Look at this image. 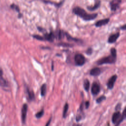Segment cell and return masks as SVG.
<instances>
[{
	"instance_id": "obj_1",
	"label": "cell",
	"mask_w": 126,
	"mask_h": 126,
	"mask_svg": "<svg viewBox=\"0 0 126 126\" xmlns=\"http://www.w3.org/2000/svg\"><path fill=\"white\" fill-rule=\"evenodd\" d=\"M72 12L74 14L78 16L84 20L87 21L93 20L97 16V13L89 14L84 9L78 6L73 8Z\"/></svg>"
},
{
	"instance_id": "obj_2",
	"label": "cell",
	"mask_w": 126,
	"mask_h": 126,
	"mask_svg": "<svg viewBox=\"0 0 126 126\" xmlns=\"http://www.w3.org/2000/svg\"><path fill=\"white\" fill-rule=\"evenodd\" d=\"M116 57H113L112 55H109L108 56L105 57L104 58H101L100 60H98L96 62V63L98 65H101L103 64H112L116 62Z\"/></svg>"
},
{
	"instance_id": "obj_3",
	"label": "cell",
	"mask_w": 126,
	"mask_h": 126,
	"mask_svg": "<svg viewBox=\"0 0 126 126\" xmlns=\"http://www.w3.org/2000/svg\"><path fill=\"white\" fill-rule=\"evenodd\" d=\"M74 62L76 65L78 66H82L86 63V59L85 57L81 54H76L74 57Z\"/></svg>"
},
{
	"instance_id": "obj_4",
	"label": "cell",
	"mask_w": 126,
	"mask_h": 126,
	"mask_svg": "<svg viewBox=\"0 0 126 126\" xmlns=\"http://www.w3.org/2000/svg\"><path fill=\"white\" fill-rule=\"evenodd\" d=\"M28 110V105L27 104L25 103L23 104L22 111H21V117H22V121L23 123L25 124L26 120V116H27V113Z\"/></svg>"
},
{
	"instance_id": "obj_5",
	"label": "cell",
	"mask_w": 126,
	"mask_h": 126,
	"mask_svg": "<svg viewBox=\"0 0 126 126\" xmlns=\"http://www.w3.org/2000/svg\"><path fill=\"white\" fill-rule=\"evenodd\" d=\"M121 2V0H112L110 2V8L111 10L115 11L116 10H117L119 8Z\"/></svg>"
},
{
	"instance_id": "obj_6",
	"label": "cell",
	"mask_w": 126,
	"mask_h": 126,
	"mask_svg": "<svg viewBox=\"0 0 126 126\" xmlns=\"http://www.w3.org/2000/svg\"><path fill=\"white\" fill-rule=\"evenodd\" d=\"M100 86L96 82H94L91 87V92L93 94L96 95L99 93Z\"/></svg>"
},
{
	"instance_id": "obj_7",
	"label": "cell",
	"mask_w": 126,
	"mask_h": 126,
	"mask_svg": "<svg viewBox=\"0 0 126 126\" xmlns=\"http://www.w3.org/2000/svg\"><path fill=\"white\" fill-rule=\"evenodd\" d=\"M44 37L45 40L49 42H53L55 38V33L51 32L50 33H45L44 34Z\"/></svg>"
},
{
	"instance_id": "obj_8",
	"label": "cell",
	"mask_w": 126,
	"mask_h": 126,
	"mask_svg": "<svg viewBox=\"0 0 126 126\" xmlns=\"http://www.w3.org/2000/svg\"><path fill=\"white\" fill-rule=\"evenodd\" d=\"M117 75H113L108 80V82H107V87L108 89H112L113 87H114V84H115V82L117 79Z\"/></svg>"
},
{
	"instance_id": "obj_9",
	"label": "cell",
	"mask_w": 126,
	"mask_h": 126,
	"mask_svg": "<svg viewBox=\"0 0 126 126\" xmlns=\"http://www.w3.org/2000/svg\"><path fill=\"white\" fill-rule=\"evenodd\" d=\"M109 18H106V19L100 20L95 23V26L96 27H100L107 24L109 22Z\"/></svg>"
},
{
	"instance_id": "obj_10",
	"label": "cell",
	"mask_w": 126,
	"mask_h": 126,
	"mask_svg": "<svg viewBox=\"0 0 126 126\" xmlns=\"http://www.w3.org/2000/svg\"><path fill=\"white\" fill-rule=\"evenodd\" d=\"M119 35H120V34L119 32L111 35L109 37L108 39V43H114L117 40V39L118 38Z\"/></svg>"
},
{
	"instance_id": "obj_11",
	"label": "cell",
	"mask_w": 126,
	"mask_h": 126,
	"mask_svg": "<svg viewBox=\"0 0 126 126\" xmlns=\"http://www.w3.org/2000/svg\"><path fill=\"white\" fill-rule=\"evenodd\" d=\"M101 73V70L98 67H94L93 68H92L90 72V75H91L92 76H96L99 75Z\"/></svg>"
},
{
	"instance_id": "obj_12",
	"label": "cell",
	"mask_w": 126,
	"mask_h": 126,
	"mask_svg": "<svg viewBox=\"0 0 126 126\" xmlns=\"http://www.w3.org/2000/svg\"><path fill=\"white\" fill-rule=\"evenodd\" d=\"M65 32L59 30L55 32V38L58 40H61L62 38H63L64 36L65 35Z\"/></svg>"
},
{
	"instance_id": "obj_13",
	"label": "cell",
	"mask_w": 126,
	"mask_h": 126,
	"mask_svg": "<svg viewBox=\"0 0 126 126\" xmlns=\"http://www.w3.org/2000/svg\"><path fill=\"white\" fill-rule=\"evenodd\" d=\"M100 0H98L97 1H95V4L93 5V6H88L87 7V9L90 10V11H94V10H96V9H97L99 6H100Z\"/></svg>"
},
{
	"instance_id": "obj_14",
	"label": "cell",
	"mask_w": 126,
	"mask_h": 126,
	"mask_svg": "<svg viewBox=\"0 0 126 126\" xmlns=\"http://www.w3.org/2000/svg\"><path fill=\"white\" fill-rule=\"evenodd\" d=\"M27 92L28 95V99L30 101H32L34 100L35 99V95L33 92L32 91L30 90L29 88L27 87Z\"/></svg>"
},
{
	"instance_id": "obj_15",
	"label": "cell",
	"mask_w": 126,
	"mask_h": 126,
	"mask_svg": "<svg viewBox=\"0 0 126 126\" xmlns=\"http://www.w3.org/2000/svg\"><path fill=\"white\" fill-rule=\"evenodd\" d=\"M120 116H121V114L119 112H116L114 113V114L113 115L112 118V121L113 123H117V122L120 119Z\"/></svg>"
},
{
	"instance_id": "obj_16",
	"label": "cell",
	"mask_w": 126,
	"mask_h": 126,
	"mask_svg": "<svg viewBox=\"0 0 126 126\" xmlns=\"http://www.w3.org/2000/svg\"><path fill=\"white\" fill-rule=\"evenodd\" d=\"M0 86L1 87H6L7 86V83L6 81L2 77V69L0 70Z\"/></svg>"
},
{
	"instance_id": "obj_17",
	"label": "cell",
	"mask_w": 126,
	"mask_h": 126,
	"mask_svg": "<svg viewBox=\"0 0 126 126\" xmlns=\"http://www.w3.org/2000/svg\"><path fill=\"white\" fill-rule=\"evenodd\" d=\"M42 1L45 3H50V4H54L55 5V6L57 7H60L62 4L63 3V1L59 2V3H56V2H53V1H51L49 0H42Z\"/></svg>"
},
{
	"instance_id": "obj_18",
	"label": "cell",
	"mask_w": 126,
	"mask_h": 126,
	"mask_svg": "<svg viewBox=\"0 0 126 126\" xmlns=\"http://www.w3.org/2000/svg\"><path fill=\"white\" fill-rule=\"evenodd\" d=\"M68 109V104L67 103H66L64 105L63 108V118H65L67 116V113Z\"/></svg>"
},
{
	"instance_id": "obj_19",
	"label": "cell",
	"mask_w": 126,
	"mask_h": 126,
	"mask_svg": "<svg viewBox=\"0 0 126 126\" xmlns=\"http://www.w3.org/2000/svg\"><path fill=\"white\" fill-rule=\"evenodd\" d=\"M65 35L66 36V38L68 41H74L75 42H79L80 39L74 38L72 36H71L70 35H69L68 33L66 32L65 33Z\"/></svg>"
},
{
	"instance_id": "obj_20",
	"label": "cell",
	"mask_w": 126,
	"mask_h": 126,
	"mask_svg": "<svg viewBox=\"0 0 126 126\" xmlns=\"http://www.w3.org/2000/svg\"><path fill=\"white\" fill-rule=\"evenodd\" d=\"M46 89H47V87H46V84H43L40 88V93H41V96H43L45 95L46 93Z\"/></svg>"
},
{
	"instance_id": "obj_21",
	"label": "cell",
	"mask_w": 126,
	"mask_h": 126,
	"mask_svg": "<svg viewBox=\"0 0 126 126\" xmlns=\"http://www.w3.org/2000/svg\"><path fill=\"white\" fill-rule=\"evenodd\" d=\"M83 86H84V88L86 90V91L88 92L90 88V82L88 80V79H86L84 81Z\"/></svg>"
},
{
	"instance_id": "obj_22",
	"label": "cell",
	"mask_w": 126,
	"mask_h": 126,
	"mask_svg": "<svg viewBox=\"0 0 126 126\" xmlns=\"http://www.w3.org/2000/svg\"><path fill=\"white\" fill-rule=\"evenodd\" d=\"M58 45L59 46L64 47H72L73 46V44H71L67 43H64V42H62V43H58Z\"/></svg>"
},
{
	"instance_id": "obj_23",
	"label": "cell",
	"mask_w": 126,
	"mask_h": 126,
	"mask_svg": "<svg viewBox=\"0 0 126 126\" xmlns=\"http://www.w3.org/2000/svg\"><path fill=\"white\" fill-rule=\"evenodd\" d=\"M10 7L11 9L15 10L16 11H17L18 12H20V8H19V6L17 5H16V4L13 3V4L10 5Z\"/></svg>"
},
{
	"instance_id": "obj_24",
	"label": "cell",
	"mask_w": 126,
	"mask_h": 126,
	"mask_svg": "<svg viewBox=\"0 0 126 126\" xmlns=\"http://www.w3.org/2000/svg\"><path fill=\"white\" fill-rule=\"evenodd\" d=\"M34 38H35L36 39L40 41H43L45 40V38L44 37H42L39 35H37V34H34L32 35Z\"/></svg>"
},
{
	"instance_id": "obj_25",
	"label": "cell",
	"mask_w": 126,
	"mask_h": 126,
	"mask_svg": "<svg viewBox=\"0 0 126 126\" xmlns=\"http://www.w3.org/2000/svg\"><path fill=\"white\" fill-rule=\"evenodd\" d=\"M44 110L43 109H42L41 111H40L39 112H37L36 114H35V117L36 118H40L41 117H42V116L44 114Z\"/></svg>"
},
{
	"instance_id": "obj_26",
	"label": "cell",
	"mask_w": 126,
	"mask_h": 126,
	"mask_svg": "<svg viewBox=\"0 0 126 126\" xmlns=\"http://www.w3.org/2000/svg\"><path fill=\"white\" fill-rule=\"evenodd\" d=\"M105 98H106V97H105V96L102 95V96L99 97L96 100V101L97 103H100L101 101H102L103 100L105 99Z\"/></svg>"
},
{
	"instance_id": "obj_27",
	"label": "cell",
	"mask_w": 126,
	"mask_h": 126,
	"mask_svg": "<svg viewBox=\"0 0 126 126\" xmlns=\"http://www.w3.org/2000/svg\"><path fill=\"white\" fill-rule=\"evenodd\" d=\"M111 55H112L114 57H116V50L114 48H112L111 49Z\"/></svg>"
},
{
	"instance_id": "obj_28",
	"label": "cell",
	"mask_w": 126,
	"mask_h": 126,
	"mask_svg": "<svg viewBox=\"0 0 126 126\" xmlns=\"http://www.w3.org/2000/svg\"><path fill=\"white\" fill-rule=\"evenodd\" d=\"M93 50L91 48H89L86 51V54L88 55H91L92 54Z\"/></svg>"
},
{
	"instance_id": "obj_29",
	"label": "cell",
	"mask_w": 126,
	"mask_h": 126,
	"mask_svg": "<svg viewBox=\"0 0 126 126\" xmlns=\"http://www.w3.org/2000/svg\"><path fill=\"white\" fill-rule=\"evenodd\" d=\"M81 118H82L81 116H80V115H78L76 116V121L78 122V121H79L81 119Z\"/></svg>"
},
{
	"instance_id": "obj_30",
	"label": "cell",
	"mask_w": 126,
	"mask_h": 126,
	"mask_svg": "<svg viewBox=\"0 0 126 126\" xmlns=\"http://www.w3.org/2000/svg\"><path fill=\"white\" fill-rule=\"evenodd\" d=\"M37 29H38V31L41 32H44L45 31V30L44 29H43V28H41L40 27H37Z\"/></svg>"
},
{
	"instance_id": "obj_31",
	"label": "cell",
	"mask_w": 126,
	"mask_h": 126,
	"mask_svg": "<svg viewBox=\"0 0 126 126\" xmlns=\"http://www.w3.org/2000/svg\"><path fill=\"white\" fill-rule=\"evenodd\" d=\"M90 106V102L89 101H87L85 102V106H86V108H88V107H89Z\"/></svg>"
},
{
	"instance_id": "obj_32",
	"label": "cell",
	"mask_w": 126,
	"mask_h": 126,
	"mask_svg": "<svg viewBox=\"0 0 126 126\" xmlns=\"http://www.w3.org/2000/svg\"><path fill=\"white\" fill-rule=\"evenodd\" d=\"M51 120H52V118H50L49 119V120H48V121L47 122V124H46L45 126H49V125H50V123H51Z\"/></svg>"
},
{
	"instance_id": "obj_33",
	"label": "cell",
	"mask_w": 126,
	"mask_h": 126,
	"mask_svg": "<svg viewBox=\"0 0 126 126\" xmlns=\"http://www.w3.org/2000/svg\"><path fill=\"white\" fill-rule=\"evenodd\" d=\"M121 29H122V30H126V25H123V26H122L121 27Z\"/></svg>"
},
{
	"instance_id": "obj_34",
	"label": "cell",
	"mask_w": 126,
	"mask_h": 126,
	"mask_svg": "<svg viewBox=\"0 0 126 126\" xmlns=\"http://www.w3.org/2000/svg\"><path fill=\"white\" fill-rule=\"evenodd\" d=\"M124 115L125 116V117H126V108L124 111Z\"/></svg>"
},
{
	"instance_id": "obj_35",
	"label": "cell",
	"mask_w": 126,
	"mask_h": 126,
	"mask_svg": "<svg viewBox=\"0 0 126 126\" xmlns=\"http://www.w3.org/2000/svg\"><path fill=\"white\" fill-rule=\"evenodd\" d=\"M73 126H81L80 125H79V124H73Z\"/></svg>"
},
{
	"instance_id": "obj_36",
	"label": "cell",
	"mask_w": 126,
	"mask_h": 126,
	"mask_svg": "<svg viewBox=\"0 0 126 126\" xmlns=\"http://www.w3.org/2000/svg\"><path fill=\"white\" fill-rule=\"evenodd\" d=\"M22 16V14H21V13H19V15H18V17H19V18H20Z\"/></svg>"
},
{
	"instance_id": "obj_37",
	"label": "cell",
	"mask_w": 126,
	"mask_h": 126,
	"mask_svg": "<svg viewBox=\"0 0 126 126\" xmlns=\"http://www.w3.org/2000/svg\"><path fill=\"white\" fill-rule=\"evenodd\" d=\"M53 62H52V70H53V68H54V65H53Z\"/></svg>"
}]
</instances>
